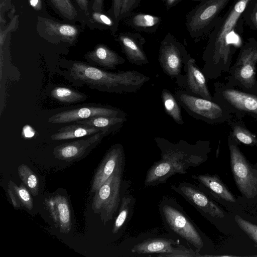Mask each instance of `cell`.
I'll return each instance as SVG.
<instances>
[{"mask_svg":"<svg viewBox=\"0 0 257 257\" xmlns=\"http://www.w3.org/2000/svg\"><path fill=\"white\" fill-rule=\"evenodd\" d=\"M142 0H123L119 16L120 21L125 19L133 12Z\"/></svg>","mask_w":257,"mask_h":257,"instance_id":"35","label":"cell"},{"mask_svg":"<svg viewBox=\"0 0 257 257\" xmlns=\"http://www.w3.org/2000/svg\"><path fill=\"white\" fill-rule=\"evenodd\" d=\"M163 3H165V0H161Z\"/></svg>","mask_w":257,"mask_h":257,"instance_id":"44","label":"cell"},{"mask_svg":"<svg viewBox=\"0 0 257 257\" xmlns=\"http://www.w3.org/2000/svg\"><path fill=\"white\" fill-rule=\"evenodd\" d=\"M234 220L239 228L257 244V225L239 215H235Z\"/></svg>","mask_w":257,"mask_h":257,"instance_id":"34","label":"cell"},{"mask_svg":"<svg viewBox=\"0 0 257 257\" xmlns=\"http://www.w3.org/2000/svg\"><path fill=\"white\" fill-rule=\"evenodd\" d=\"M158 209L168 232L191 246L197 253L203 248L204 243L201 232L174 197H162Z\"/></svg>","mask_w":257,"mask_h":257,"instance_id":"4","label":"cell"},{"mask_svg":"<svg viewBox=\"0 0 257 257\" xmlns=\"http://www.w3.org/2000/svg\"><path fill=\"white\" fill-rule=\"evenodd\" d=\"M184 71L186 74L180 86L184 87L189 94L212 100L213 96L208 89L206 77L197 66L194 58L191 57L189 59Z\"/></svg>","mask_w":257,"mask_h":257,"instance_id":"19","label":"cell"},{"mask_svg":"<svg viewBox=\"0 0 257 257\" xmlns=\"http://www.w3.org/2000/svg\"><path fill=\"white\" fill-rule=\"evenodd\" d=\"M75 1L85 16L89 18L90 13L89 8V0H75Z\"/></svg>","mask_w":257,"mask_h":257,"instance_id":"37","label":"cell"},{"mask_svg":"<svg viewBox=\"0 0 257 257\" xmlns=\"http://www.w3.org/2000/svg\"><path fill=\"white\" fill-rule=\"evenodd\" d=\"M62 67L61 75L72 84L108 93H136L150 80L136 70L113 72L79 61H68Z\"/></svg>","mask_w":257,"mask_h":257,"instance_id":"2","label":"cell"},{"mask_svg":"<svg viewBox=\"0 0 257 257\" xmlns=\"http://www.w3.org/2000/svg\"><path fill=\"white\" fill-rule=\"evenodd\" d=\"M154 140L161 151V159L155 162L147 171L145 186L164 184L172 176L186 174L190 168L199 166L206 159V142L198 141L191 144L181 140L174 143L161 137H155Z\"/></svg>","mask_w":257,"mask_h":257,"instance_id":"1","label":"cell"},{"mask_svg":"<svg viewBox=\"0 0 257 257\" xmlns=\"http://www.w3.org/2000/svg\"><path fill=\"white\" fill-rule=\"evenodd\" d=\"M254 4L250 14V20L253 27L257 30V1Z\"/></svg>","mask_w":257,"mask_h":257,"instance_id":"40","label":"cell"},{"mask_svg":"<svg viewBox=\"0 0 257 257\" xmlns=\"http://www.w3.org/2000/svg\"><path fill=\"white\" fill-rule=\"evenodd\" d=\"M126 120L127 118L119 117L98 116L79 120L75 123L94 126L108 135L118 131Z\"/></svg>","mask_w":257,"mask_h":257,"instance_id":"26","label":"cell"},{"mask_svg":"<svg viewBox=\"0 0 257 257\" xmlns=\"http://www.w3.org/2000/svg\"><path fill=\"white\" fill-rule=\"evenodd\" d=\"M213 101L225 106L238 117L248 114L257 118V95L239 91L220 82L214 83Z\"/></svg>","mask_w":257,"mask_h":257,"instance_id":"11","label":"cell"},{"mask_svg":"<svg viewBox=\"0 0 257 257\" xmlns=\"http://www.w3.org/2000/svg\"><path fill=\"white\" fill-rule=\"evenodd\" d=\"M256 64L257 43L248 42L241 48L230 69L227 85L237 86L245 92L257 95Z\"/></svg>","mask_w":257,"mask_h":257,"instance_id":"7","label":"cell"},{"mask_svg":"<svg viewBox=\"0 0 257 257\" xmlns=\"http://www.w3.org/2000/svg\"><path fill=\"white\" fill-rule=\"evenodd\" d=\"M124 20L125 24L132 29L149 34L155 33L162 21L158 16L135 12Z\"/></svg>","mask_w":257,"mask_h":257,"instance_id":"23","label":"cell"},{"mask_svg":"<svg viewBox=\"0 0 257 257\" xmlns=\"http://www.w3.org/2000/svg\"><path fill=\"white\" fill-rule=\"evenodd\" d=\"M192 177L198 183L200 187L206 189L214 196L228 202H236L233 194L217 174H197L192 175Z\"/></svg>","mask_w":257,"mask_h":257,"instance_id":"22","label":"cell"},{"mask_svg":"<svg viewBox=\"0 0 257 257\" xmlns=\"http://www.w3.org/2000/svg\"><path fill=\"white\" fill-rule=\"evenodd\" d=\"M50 214L61 233H68L72 227L71 211L68 200L61 195L45 199Z\"/></svg>","mask_w":257,"mask_h":257,"instance_id":"20","label":"cell"},{"mask_svg":"<svg viewBox=\"0 0 257 257\" xmlns=\"http://www.w3.org/2000/svg\"><path fill=\"white\" fill-rule=\"evenodd\" d=\"M231 169L241 193L247 199L257 195V170L253 168L235 144L231 133L228 138Z\"/></svg>","mask_w":257,"mask_h":257,"instance_id":"10","label":"cell"},{"mask_svg":"<svg viewBox=\"0 0 257 257\" xmlns=\"http://www.w3.org/2000/svg\"><path fill=\"white\" fill-rule=\"evenodd\" d=\"M92 23H96L102 28H109L111 34L115 36L118 28L116 26L114 20L108 14L92 11L89 17Z\"/></svg>","mask_w":257,"mask_h":257,"instance_id":"33","label":"cell"},{"mask_svg":"<svg viewBox=\"0 0 257 257\" xmlns=\"http://www.w3.org/2000/svg\"><path fill=\"white\" fill-rule=\"evenodd\" d=\"M194 2H200L202 1V0H192Z\"/></svg>","mask_w":257,"mask_h":257,"instance_id":"43","label":"cell"},{"mask_svg":"<svg viewBox=\"0 0 257 257\" xmlns=\"http://www.w3.org/2000/svg\"><path fill=\"white\" fill-rule=\"evenodd\" d=\"M181 107L197 120L217 124L230 120L233 113L225 106L178 90L175 94Z\"/></svg>","mask_w":257,"mask_h":257,"instance_id":"6","label":"cell"},{"mask_svg":"<svg viewBox=\"0 0 257 257\" xmlns=\"http://www.w3.org/2000/svg\"><path fill=\"white\" fill-rule=\"evenodd\" d=\"M8 193L15 208H18L23 206L29 210L33 209V198L28 189L23 184L18 186L10 180L9 182Z\"/></svg>","mask_w":257,"mask_h":257,"instance_id":"27","label":"cell"},{"mask_svg":"<svg viewBox=\"0 0 257 257\" xmlns=\"http://www.w3.org/2000/svg\"><path fill=\"white\" fill-rule=\"evenodd\" d=\"M131 251L137 254L157 253L158 256L165 257L198 256L191 248L181 245L179 239L164 237L147 238L135 245Z\"/></svg>","mask_w":257,"mask_h":257,"instance_id":"12","label":"cell"},{"mask_svg":"<svg viewBox=\"0 0 257 257\" xmlns=\"http://www.w3.org/2000/svg\"><path fill=\"white\" fill-rule=\"evenodd\" d=\"M31 7L36 11H40L42 9L41 0H29Z\"/></svg>","mask_w":257,"mask_h":257,"instance_id":"41","label":"cell"},{"mask_svg":"<svg viewBox=\"0 0 257 257\" xmlns=\"http://www.w3.org/2000/svg\"><path fill=\"white\" fill-rule=\"evenodd\" d=\"M108 135L103 132L92 135L86 139L62 144L53 150L55 158L66 162L79 160L87 155Z\"/></svg>","mask_w":257,"mask_h":257,"instance_id":"17","label":"cell"},{"mask_svg":"<svg viewBox=\"0 0 257 257\" xmlns=\"http://www.w3.org/2000/svg\"><path fill=\"white\" fill-rule=\"evenodd\" d=\"M115 40L129 62L138 66L149 63L143 48L146 40L142 35L133 32H121L116 36Z\"/></svg>","mask_w":257,"mask_h":257,"instance_id":"18","label":"cell"},{"mask_svg":"<svg viewBox=\"0 0 257 257\" xmlns=\"http://www.w3.org/2000/svg\"><path fill=\"white\" fill-rule=\"evenodd\" d=\"M230 0H202L186 16L185 25L191 38L206 35L215 24L219 15Z\"/></svg>","mask_w":257,"mask_h":257,"instance_id":"8","label":"cell"},{"mask_svg":"<svg viewBox=\"0 0 257 257\" xmlns=\"http://www.w3.org/2000/svg\"><path fill=\"white\" fill-rule=\"evenodd\" d=\"M17 17H15L12 21L10 24L9 28H8L6 30L4 31H1V35H0V42H1V48L2 47L3 44L4 42V40L6 37L7 34L9 31H10L11 29L14 28L15 25V22H16Z\"/></svg>","mask_w":257,"mask_h":257,"instance_id":"38","label":"cell"},{"mask_svg":"<svg viewBox=\"0 0 257 257\" xmlns=\"http://www.w3.org/2000/svg\"><path fill=\"white\" fill-rule=\"evenodd\" d=\"M250 1L235 0L229 10L223 17H219L213 26L202 56L205 62L202 71L207 78L216 79L222 72L229 71L233 52L228 36Z\"/></svg>","mask_w":257,"mask_h":257,"instance_id":"3","label":"cell"},{"mask_svg":"<svg viewBox=\"0 0 257 257\" xmlns=\"http://www.w3.org/2000/svg\"><path fill=\"white\" fill-rule=\"evenodd\" d=\"M122 110L110 105H95L79 107L58 112L48 118L51 123L75 122L98 116L126 118Z\"/></svg>","mask_w":257,"mask_h":257,"instance_id":"14","label":"cell"},{"mask_svg":"<svg viewBox=\"0 0 257 257\" xmlns=\"http://www.w3.org/2000/svg\"><path fill=\"white\" fill-rule=\"evenodd\" d=\"M190 57L183 44L168 33L161 42L158 60L164 73L172 79H176L179 86L184 77L181 74L182 68L183 67L185 70Z\"/></svg>","mask_w":257,"mask_h":257,"instance_id":"9","label":"cell"},{"mask_svg":"<svg viewBox=\"0 0 257 257\" xmlns=\"http://www.w3.org/2000/svg\"><path fill=\"white\" fill-rule=\"evenodd\" d=\"M161 99L166 113L176 123L183 125L184 121L181 113V106L175 95L168 89L164 88L161 92Z\"/></svg>","mask_w":257,"mask_h":257,"instance_id":"28","label":"cell"},{"mask_svg":"<svg viewBox=\"0 0 257 257\" xmlns=\"http://www.w3.org/2000/svg\"><path fill=\"white\" fill-rule=\"evenodd\" d=\"M124 168L116 170L94 193L92 210L99 215L104 225L112 219L122 196L129 191L131 182L123 179Z\"/></svg>","mask_w":257,"mask_h":257,"instance_id":"5","label":"cell"},{"mask_svg":"<svg viewBox=\"0 0 257 257\" xmlns=\"http://www.w3.org/2000/svg\"><path fill=\"white\" fill-rule=\"evenodd\" d=\"M104 0H93L91 9L92 11L103 13Z\"/></svg>","mask_w":257,"mask_h":257,"instance_id":"39","label":"cell"},{"mask_svg":"<svg viewBox=\"0 0 257 257\" xmlns=\"http://www.w3.org/2000/svg\"><path fill=\"white\" fill-rule=\"evenodd\" d=\"M101 132L94 126L75 123L58 129L50 138L53 141H63L92 136Z\"/></svg>","mask_w":257,"mask_h":257,"instance_id":"24","label":"cell"},{"mask_svg":"<svg viewBox=\"0 0 257 257\" xmlns=\"http://www.w3.org/2000/svg\"><path fill=\"white\" fill-rule=\"evenodd\" d=\"M51 96L64 103H74L83 101L86 95L83 93L66 86H56L51 91Z\"/></svg>","mask_w":257,"mask_h":257,"instance_id":"29","label":"cell"},{"mask_svg":"<svg viewBox=\"0 0 257 257\" xmlns=\"http://www.w3.org/2000/svg\"><path fill=\"white\" fill-rule=\"evenodd\" d=\"M181 0H165V5L167 10H169L177 5Z\"/></svg>","mask_w":257,"mask_h":257,"instance_id":"42","label":"cell"},{"mask_svg":"<svg viewBox=\"0 0 257 257\" xmlns=\"http://www.w3.org/2000/svg\"><path fill=\"white\" fill-rule=\"evenodd\" d=\"M135 202V197L129 193V191L123 195L119 207L118 215L113 225V234L117 233L130 221L133 214Z\"/></svg>","mask_w":257,"mask_h":257,"instance_id":"25","label":"cell"},{"mask_svg":"<svg viewBox=\"0 0 257 257\" xmlns=\"http://www.w3.org/2000/svg\"><path fill=\"white\" fill-rule=\"evenodd\" d=\"M123 0H112L111 7L108 15L115 21L116 26L118 28L120 22L119 16Z\"/></svg>","mask_w":257,"mask_h":257,"instance_id":"36","label":"cell"},{"mask_svg":"<svg viewBox=\"0 0 257 257\" xmlns=\"http://www.w3.org/2000/svg\"><path fill=\"white\" fill-rule=\"evenodd\" d=\"M84 58L89 64L106 70H114L117 65L125 61L117 52L103 44L96 45L93 50L87 52Z\"/></svg>","mask_w":257,"mask_h":257,"instance_id":"21","label":"cell"},{"mask_svg":"<svg viewBox=\"0 0 257 257\" xmlns=\"http://www.w3.org/2000/svg\"><path fill=\"white\" fill-rule=\"evenodd\" d=\"M37 30L40 35L51 43L63 42L73 45L77 41L79 28L73 25L61 23L38 17Z\"/></svg>","mask_w":257,"mask_h":257,"instance_id":"15","label":"cell"},{"mask_svg":"<svg viewBox=\"0 0 257 257\" xmlns=\"http://www.w3.org/2000/svg\"><path fill=\"white\" fill-rule=\"evenodd\" d=\"M232 137L237 141L246 145L257 147V137L245 127L236 122L231 124Z\"/></svg>","mask_w":257,"mask_h":257,"instance_id":"31","label":"cell"},{"mask_svg":"<svg viewBox=\"0 0 257 257\" xmlns=\"http://www.w3.org/2000/svg\"><path fill=\"white\" fill-rule=\"evenodd\" d=\"M50 1L62 16L70 21L77 18V11L70 0Z\"/></svg>","mask_w":257,"mask_h":257,"instance_id":"32","label":"cell"},{"mask_svg":"<svg viewBox=\"0 0 257 257\" xmlns=\"http://www.w3.org/2000/svg\"><path fill=\"white\" fill-rule=\"evenodd\" d=\"M171 187L201 213L211 217L222 218L225 216L223 210L195 184L183 182Z\"/></svg>","mask_w":257,"mask_h":257,"instance_id":"13","label":"cell"},{"mask_svg":"<svg viewBox=\"0 0 257 257\" xmlns=\"http://www.w3.org/2000/svg\"><path fill=\"white\" fill-rule=\"evenodd\" d=\"M125 153L119 143L112 145L107 151L94 174L91 192L95 193L117 169L124 168Z\"/></svg>","mask_w":257,"mask_h":257,"instance_id":"16","label":"cell"},{"mask_svg":"<svg viewBox=\"0 0 257 257\" xmlns=\"http://www.w3.org/2000/svg\"><path fill=\"white\" fill-rule=\"evenodd\" d=\"M19 176L28 188L29 191L34 196H36L39 193V180L37 175L25 164L20 165L18 169Z\"/></svg>","mask_w":257,"mask_h":257,"instance_id":"30","label":"cell"}]
</instances>
